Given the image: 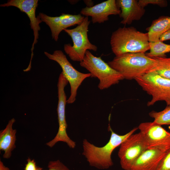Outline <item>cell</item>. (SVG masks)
<instances>
[{
  "label": "cell",
  "mask_w": 170,
  "mask_h": 170,
  "mask_svg": "<svg viewBox=\"0 0 170 170\" xmlns=\"http://www.w3.org/2000/svg\"><path fill=\"white\" fill-rule=\"evenodd\" d=\"M138 129V128H134L126 134L120 135L114 132L109 124L108 130L111 133L108 142L104 146L98 147L85 139L82 142V154L90 166L99 169H108L113 164L111 155L114 150Z\"/></svg>",
  "instance_id": "obj_1"
},
{
  "label": "cell",
  "mask_w": 170,
  "mask_h": 170,
  "mask_svg": "<svg viewBox=\"0 0 170 170\" xmlns=\"http://www.w3.org/2000/svg\"><path fill=\"white\" fill-rule=\"evenodd\" d=\"M110 45L116 56L127 53H145L150 49L147 33L133 27H120L112 32Z\"/></svg>",
  "instance_id": "obj_2"
},
{
  "label": "cell",
  "mask_w": 170,
  "mask_h": 170,
  "mask_svg": "<svg viewBox=\"0 0 170 170\" xmlns=\"http://www.w3.org/2000/svg\"><path fill=\"white\" fill-rule=\"evenodd\" d=\"M108 64L124 79L130 80L150 72L155 66L156 60L145 53H127L116 56Z\"/></svg>",
  "instance_id": "obj_3"
},
{
  "label": "cell",
  "mask_w": 170,
  "mask_h": 170,
  "mask_svg": "<svg viewBox=\"0 0 170 170\" xmlns=\"http://www.w3.org/2000/svg\"><path fill=\"white\" fill-rule=\"evenodd\" d=\"M80 65L89 71L91 77L99 80L98 87L100 90L107 89L124 79L121 73L111 68L100 57L94 56L88 50Z\"/></svg>",
  "instance_id": "obj_4"
},
{
  "label": "cell",
  "mask_w": 170,
  "mask_h": 170,
  "mask_svg": "<svg viewBox=\"0 0 170 170\" xmlns=\"http://www.w3.org/2000/svg\"><path fill=\"white\" fill-rule=\"evenodd\" d=\"M90 21L88 17H85L83 22L75 28L64 31L71 37L73 45L66 44L64 50L70 59L75 61L81 62L83 60L86 51L92 50L96 51L97 47L89 41L88 35V26Z\"/></svg>",
  "instance_id": "obj_5"
},
{
  "label": "cell",
  "mask_w": 170,
  "mask_h": 170,
  "mask_svg": "<svg viewBox=\"0 0 170 170\" xmlns=\"http://www.w3.org/2000/svg\"><path fill=\"white\" fill-rule=\"evenodd\" d=\"M143 89L152 96L147 105L150 106L156 102L164 101L170 106V79L164 78L154 71L134 79Z\"/></svg>",
  "instance_id": "obj_6"
},
{
  "label": "cell",
  "mask_w": 170,
  "mask_h": 170,
  "mask_svg": "<svg viewBox=\"0 0 170 170\" xmlns=\"http://www.w3.org/2000/svg\"><path fill=\"white\" fill-rule=\"evenodd\" d=\"M44 53L49 59L56 61L61 68V72L69 83L71 87V94L67 100V103H73L76 100L78 88L85 79L91 77L90 73H82L76 70L60 50H55L52 54L47 52Z\"/></svg>",
  "instance_id": "obj_7"
},
{
  "label": "cell",
  "mask_w": 170,
  "mask_h": 170,
  "mask_svg": "<svg viewBox=\"0 0 170 170\" xmlns=\"http://www.w3.org/2000/svg\"><path fill=\"white\" fill-rule=\"evenodd\" d=\"M68 82L62 72L60 74L57 83L58 101L57 109L59 123L58 132L55 137L46 143L48 146L52 148L59 141L65 142L69 147L74 149L76 146V142L68 136L66 131L67 124L66 121L65 108L67 103L65 88Z\"/></svg>",
  "instance_id": "obj_8"
},
{
  "label": "cell",
  "mask_w": 170,
  "mask_h": 170,
  "mask_svg": "<svg viewBox=\"0 0 170 170\" xmlns=\"http://www.w3.org/2000/svg\"><path fill=\"white\" fill-rule=\"evenodd\" d=\"M148 148L146 141L140 132L128 136L120 145L118 153L122 169L131 170L134 161Z\"/></svg>",
  "instance_id": "obj_9"
},
{
  "label": "cell",
  "mask_w": 170,
  "mask_h": 170,
  "mask_svg": "<svg viewBox=\"0 0 170 170\" xmlns=\"http://www.w3.org/2000/svg\"><path fill=\"white\" fill-rule=\"evenodd\" d=\"M138 129L144 135L148 147L168 150L170 148V132L153 122L141 123Z\"/></svg>",
  "instance_id": "obj_10"
},
{
  "label": "cell",
  "mask_w": 170,
  "mask_h": 170,
  "mask_svg": "<svg viewBox=\"0 0 170 170\" xmlns=\"http://www.w3.org/2000/svg\"><path fill=\"white\" fill-rule=\"evenodd\" d=\"M38 0H9L6 3L0 5L1 7L14 6L18 8L21 11L26 14L29 18L31 28L33 30L34 40L31 48V58L28 66H31V61L33 55L34 45L37 42L38 31L40 30L39 24L42 22L38 15L36 16L35 12L38 5Z\"/></svg>",
  "instance_id": "obj_11"
},
{
  "label": "cell",
  "mask_w": 170,
  "mask_h": 170,
  "mask_svg": "<svg viewBox=\"0 0 170 170\" xmlns=\"http://www.w3.org/2000/svg\"><path fill=\"white\" fill-rule=\"evenodd\" d=\"M38 16L42 22L49 26L52 38L56 42L58 41L59 35L62 31L68 27L81 24L85 17L81 14H62L59 16L52 17L42 13H40Z\"/></svg>",
  "instance_id": "obj_12"
},
{
  "label": "cell",
  "mask_w": 170,
  "mask_h": 170,
  "mask_svg": "<svg viewBox=\"0 0 170 170\" xmlns=\"http://www.w3.org/2000/svg\"><path fill=\"white\" fill-rule=\"evenodd\" d=\"M121 10L117 6L116 0H108L91 7L83 8L80 14L85 17H91L93 23H101L109 20L111 15H119Z\"/></svg>",
  "instance_id": "obj_13"
},
{
  "label": "cell",
  "mask_w": 170,
  "mask_h": 170,
  "mask_svg": "<svg viewBox=\"0 0 170 170\" xmlns=\"http://www.w3.org/2000/svg\"><path fill=\"white\" fill-rule=\"evenodd\" d=\"M168 150L157 147L148 148L134 161L131 170H156Z\"/></svg>",
  "instance_id": "obj_14"
},
{
  "label": "cell",
  "mask_w": 170,
  "mask_h": 170,
  "mask_svg": "<svg viewBox=\"0 0 170 170\" xmlns=\"http://www.w3.org/2000/svg\"><path fill=\"white\" fill-rule=\"evenodd\" d=\"M116 4L121 9L119 15L122 20L121 23L130 25L133 21L140 20L144 15L145 10L141 7L137 0H117Z\"/></svg>",
  "instance_id": "obj_15"
},
{
  "label": "cell",
  "mask_w": 170,
  "mask_h": 170,
  "mask_svg": "<svg viewBox=\"0 0 170 170\" xmlns=\"http://www.w3.org/2000/svg\"><path fill=\"white\" fill-rule=\"evenodd\" d=\"M15 119L9 120L5 128L0 132V150L4 152L3 157L8 159L11 156L12 151L16 148L17 131L13 128Z\"/></svg>",
  "instance_id": "obj_16"
},
{
  "label": "cell",
  "mask_w": 170,
  "mask_h": 170,
  "mask_svg": "<svg viewBox=\"0 0 170 170\" xmlns=\"http://www.w3.org/2000/svg\"><path fill=\"white\" fill-rule=\"evenodd\" d=\"M170 29V17L162 16L153 20L151 25L146 28L149 42L159 40L160 37Z\"/></svg>",
  "instance_id": "obj_17"
},
{
  "label": "cell",
  "mask_w": 170,
  "mask_h": 170,
  "mask_svg": "<svg viewBox=\"0 0 170 170\" xmlns=\"http://www.w3.org/2000/svg\"><path fill=\"white\" fill-rule=\"evenodd\" d=\"M152 58L156 60V64L150 71H155L161 76L170 79V57L159 56Z\"/></svg>",
  "instance_id": "obj_18"
},
{
  "label": "cell",
  "mask_w": 170,
  "mask_h": 170,
  "mask_svg": "<svg viewBox=\"0 0 170 170\" xmlns=\"http://www.w3.org/2000/svg\"><path fill=\"white\" fill-rule=\"evenodd\" d=\"M150 51L145 53L150 58L166 56L165 54L170 52V44H165L159 40L153 42H150Z\"/></svg>",
  "instance_id": "obj_19"
},
{
  "label": "cell",
  "mask_w": 170,
  "mask_h": 170,
  "mask_svg": "<svg viewBox=\"0 0 170 170\" xmlns=\"http://www.w3.org/2000/svg\"><path fill=\"white\" fill-rule=\"evenodd\" d=\"M150 116L154 119L153 122L157 124L170 125V106H167L162 110L152 111L149 113Z\"/></svg>",
  "instance_id": "obj_20"
},
{
  "label": "cell",
  "mask_w": 170,
  "mask_h": 170,
  "mask_svg": "<svg viewBox=\"0 0 170 170\" xmlns=\"http://www.w3.org/2000/svg\"><path fill=\"white\" fill-rule=\"evenodd\" d=\"M156 170H170V148L166 152Z\"/></svg>",
  "instance_id": "obj_21"
},
{
  "label": "cell",
  "mask_w": 170,
  "mask_h": 170,
  "mask_svg": "<svg viewBox=\"0 0 170 170\" xmlns=\"http://www.w3.org/2000/svg\"><path fill=\"white\" fill-rule=\"evenodd\" d=\"M139 5L144 8L148 4L157 5L161 7H167V3L165 0H139L138 1Z\"/></svg>",
  "instance_id": "obj_22"
},
{
  "label": "cell",
  "mask_w": 170,
  "mask_h": 170,
  "mask_svg": "<svg viewBox=\"0 0 170 170\" xmlns=\"http://www.w3.org/2000/svg\"><path fill=\"white\" fill-rule=\"evenodd\" d=\"M48 167V170H70L58 160L49 161Z\"/></svg>",
  "instance_id": "obj_23"
},
{
  "label": "cell",
  "mask_w": 170,
  "mask_h": 170,
  "mask_svg": "<svg viewBox=\"0 0 170 170\" xmlns=\"http://www.w3.org/2000/svg\"><path fill=\"white\" fill-rule=\"evenodd\" d=\"M37 167L35 160L28 157L27 159V163L25 165L24 170H36Z\"/></svg>",
  "instance_id": "obj_24"
},
{
  "label": "cell",
  "mask_w": 170,
  "mask_h": 170,
  "mask_svg": "<svg viewBox=\"0 0 170 170\" xmlns=\"http://www.w3.org/2000/svg\"><path fill=\"white\" fill-rule=\"evenodd\" d=\"M169 40H170V29L163 33L159 38V40L162 42Z\"/></svg>",
  "instance_id": "obj_25"
},
{
  "label": "cell",
  "mask_w": 170,
  "mask_h": 170,
  "mask_svg": "<svg viewBox=\"0 0 170 170\" xmlns=\"http://www.w3.org/2000/svg\"><path fill=\"white\" fill-rule=\"evenodd\" d=\"M0 170H10L8 167L5 166L3 162L0 160Z\"/></svg>",
  "instance_id": "obj_26"
},
{
  "label": "cell",
  "mask_w": 170,
  "mask_h": 170,
  "mask_svg": "<svg viewBox=\"0 0 170 170\" xmlns=\"http://www.w3.org/2000/svg\"><path fill=\"white\" fill-rule=\"evenodd\" d=\"M36 170H43V168L39 167H37Z\"/></svg>",
  "instance_id": "obj_27"
}]
</instances>
